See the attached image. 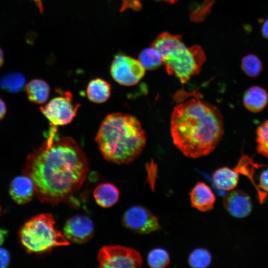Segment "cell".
Listing matches in <instances>:
<instances>
[{
  "label": "cell",
  "mask_w": 268,
  "mask_h": 268,
  "mask_svg": "<svg viewBox=\"0 0 268 268\" xmlns=\"http://www.w3.org/2000/svg\"><path fill=\"white\" fill-rule=\"evenodd\" d=\"M51 127L46 139L26 158L23 174L30 177L43 203L57 204L81 188L89 171L84 152L69 136H60Z\"/></svg>",
  "instance_id": "obj_1"
},
{
  "label": "cell",
  "mask_w": 268,
  "mask_h": 268,
  "mask_svg": "<svg viewBox=\"0 0 268 268\" xmlns=\"http://www.w3.org/2000/svg\"><path fill=\"white\" fill-rule=\"evenodd\" d=\"M170 131L174 144L185 156L202 157L212 152L220 141L223 117L215 106L193 98L174 108Z\"/></svg>",
  "instance_id": "obj_2"
},
{
  "label": "cell",
  "mask_w": 268,
  "mask_h": 268,
  "mask_svg": "<svg viewBox=\"0 0 268 268\" xmlns=\"http://www.w3.org/2000/svg\"><path fill=\"white\" fill-rule=\"evenodd\" d=\"M95 140L106 160L128 164L140 155L145 146L146 136L135 117L114 113L107 115L102 122Z\"/></svg>",
  "instance_id": "obj_3"
},
{
  "label": "cell",
  "mask_w": 268,
  "mask_h": 268,
  "mask_svg": "<svg viewBox=\"0 0 268 268\" xmlns=\"http://www.w3.org/2000/svg\"><path fill=\"white\" fill-rule=\"evenodd\" d=\"M152 46L160 53L168 73L174 75L183 84L199 73L205 60L204 53L200 46L187 47L178 35L162 33Z\"/></svg>",
  "instance_id": "obj_4"
},
{
  "label": "cell",
  "mask_w": 268,
  "mask_h": 268,
  "mask_svg": "<svg viewBox=\"0 0 268 268\" xmlns=\"http://www.w3.org/2000/svg\"><path fill=\"white\" fill-rule=\"evenodd\" d=\"M55 224L54 217L50 213L32 217L19 232L21 244L28 252L36 254L49 252L55 247L68 245L69 241Z\"/></svg>",
  "instance_id": "obj_5"
},
{
  "label": "cell",
  "mask_w": 268,
  "mask_h": 268,
  "mask_svg": "<svg viewBox=\"0 0 268 268\" xmlns=\"http://www.w3.org/2000/svg\"><path fill=\"white\" fill-rule=\"evenodd\" d=\"M99 268H137L142 264V257L137 250L121 245L102 247L97 254Z\"/></svg>",
  "instance_id": "obj_6"
},
{
  "label": "cell",
  "mask_w": 268,
  "mask_h": 268,
  "mask_svg": "<svg viewBox=\"0 0 268 268\" xmlns=\"http://www.w3.org/2000/svg\"><path fill=\"white\" fill-rule=\"evenodd\" d=\"M72 95L66 92L63 95L55 97L40 109L43 114L54 126H64L69 124L75 117L79 104H74Z\"/></svg>",
  "instance_id": "obj_7"
},
{
  "label": "cell",
  "mask_w": 268,
  "mask_h": 268,
  "mask_svg": "<svg viewBox=\"0 0 268 268\" xmlns=\"http://www.w3.org/2000/svg\"><path fill=\"white\" fill-rule=\"evenodd\" d=\"M145 70L138 60L123 54L114 57L110 68L113 78L119 84L127 86L138 83L144 76Z\"/></svg>",
  "instance_id": "obj_8"
},
{
  "label": "cell",
  "mask_w": 268,
  "mask_h": 268,
  "mask_svg": "<svg viewBox=\"0 0 268 268\" xmlns=\"http://www.w3.org/2000/svg\"><path fill=\"white\" fill-rule=\"evenodd\" d=\"M123 224L139 234H149L160 228L157 218L148 209L135 205L127 209L122 217Z\"/></svg>",
  "instance_id": "obj_9"
},
{
  "label": "cell",
  "mask_w": 268,
  "mask_h": 268,
  "mask_svg": "<svg viewBox=\"0 0 268 268\" xmlns=\"http://www.w3.org/2000/svg\"><path fill=\"white\" fill-rule=\"evenodd\" d=\"M94 229L93 223L88 217L78 215L67 221L63 228V233L68 241L81 244L90 239Z\"/></svg>",
  "instance_id": "obj_10"
},
{
  "label": "cell",
  "mask_w": 268,
  "mask_h": 268,
  "mask_svg": "<svg viewBox=\"0 0 268 268\" xmlns=\"http://www.w3.org/2000/svg\"><path fill=\"white\" fill-rule=\"evenodd\" d=\"M223 205L232 216L237 218L247 216L252 208L249 196L240 190L229 191L224 197Z\"/></svg>",
  "instance_id": "obj_11"
},
{
  "label": "cell",
  "mask_w": 268,
  "mask_h": 268,
  "mask_svg": "<svg viewBox=\"0 0 268 268\" xmlns=\"http://www.w3.org/2000/svg\"><path fill=\"white\" fill-rule=\"evenodd\" d=\"M9 194L17 203H27L36 194L34 184L31 179L25 175L17 176L10 183Z\"/></svg>",
  "instance_id": "obj_12"
},
{
  "label": "cell",
  "mask_w": 268,
  "mask_h": 268,
  "mask_svg": "<svg viewBox=\"0 0 268 268\" xmlns=\"http://www.w3.org/2000/svg\"><path fill=\"white\" fill-rule=\"evenodd\" d=\"M192 206L202 212L212 209L215 196L210 188L205 183H197L190 192Z\"/></svg>",
  "instance_id": "obj_13"
},
{
  "label": "cell",
  "mask_w": 268,
  "mask_h": 268,
  "mask_svg": "<svg viewBox=\"0 0 268 268\" xmlns=\"http://www.w3.org/2000/svg\"><path fill=\"white\" fill-rule=\"evenodd\" d=\"M244 107L249 111L257 113L262 111L268 103V94L259 86H253L244 93L243 97Z\"/></svg>",
  "instance_id": "obj_14"
},
{
  "label": "cell",
  "mask_w": 268,
  "mask_h": 268,
  "mask_svg": "<svg viewBox=\"0 0 268 268\" xmlns=\"http://www.w3.org/2000/svg\"><path fill=\"white\" fill-rule=\"evenodd\" d=\"M119 195L118 188L110 183L99 184L93 192L95 201L103 208H109L114 205L118 201Z\"/></svg>",
  "instance_id": "obj_15"
},
{
  "label": "cell",
  "mask_w": 268,
  "mask_h": 268,
  "mask_svg": "<svg viewBox=\"0 0 268 268\" xmlns=\"http://www.w3.org/2000/svg\"><path fill=\"white\" fill-rule=\"evenodd\" d=\"M239 174L235 168L223 167L215 171L212 176V180L217 189L224 191H230L238 184Z\"/></svg>",
  "instance_id": "obj_16"
},
{
  "label": "cell",
  "mask_w": 268,
  "mask_h": 268,
  "mask_svg": "<svg viewBox=\"0 0 268 268\" xmlns=\"http://www.w3.org/2000/svg\"><path fill=\"white\" fill-rule=\"evenodd\" d=\"M86 94L90 101L102 103L106 102L110 96L111 85L101 78H95L88 83Z\"/></svg>",
  "instance_id": "obj_17"
},
{
  "label": "cell",
  "mask_w": 268,
  "mask_h": 268,
  "mask_svg": "<svg viewBox=\"0 0 268 268\" xmlns=\"http://www.w3.org/2000/svg\"><path fill=\"white\" fill-rule=\"evenodd\" d=\"M27 97L30 101L41 104L49 98L50 88L46 81L41 79H34L25 86Z\"/></svg>",
  "instance_id": "obj_18"
},
{
  "label": "cell",
  "mask_w": 268,
  "mask_h": 268,
  "mask_svg": "<svg viewBox=\"0 0 268 268\" xmlns=\"http://www.w3.org/2000/svg\"><path fill=\"white\" fill-rule=\"evenodd\" d=\"M262 165L255 163L252 159L249 156L243 155L240 158L236 166L234 168L239 174H243L248 177L253 183L254 186L256 188L258 192L259 200L262 203L267 197V194L264 193L259 189L256 185L254 180L253 179V174L255 172L254 169L256 168L261 167Z\"/></svg>",
  "instance_id": "obj_19"
},
{
  "label": "cell",
  "mask_w": 268,
  "mask_h": 268,
  "mask_svg": "<svg viewBox=\"0 0 268 268\" xmlns=\"http://www.w3.org/2000/svg\"><path fill=\"white\" fill-rule=\"evenodd\" d=\"M25 76L21 73L14 72L3 76L0 80L1 89L11 93H17L24 87L25 83Z\"/></svg>",
  "instance_id": "obj_20"
},
{
  "label": "cell",
  "mask_w": 268,
  "mask_h": 268,
  "mask_svg": "<svg viewBox=\"0 0 268 268\" xmlns=\"http://www.w3.org/2000/svg\"><path fill=\"white\" fill-rule=\"evenodd\" d=\"M138 61L147 70H154L163 64L162 57L153 46L143 50L139 54Z\"/></svg>",
  "instance_id": "obj_21"
},
{
  "label": "cell",
  "mask_w": 268,
  "mask_h": 268,
  "mask_svg": "<svg viewBox=\"0 0 268 268\" xmlns=\"http://www.w3.org/2000/svg\"><path fill=\"white\" fill-rule=\"evenodd\" d=\"M241 68L244 73L250 77L258 76L263 70L261 60L254 54H247L242 58Z\"/></svg>",
  "instance_id": "obj_22"
},
{
  "label": "cell",
  "mask_w": 268,
  "mask_h": 268,
  "mask_svg": "<svg viewBox=\"0 0 268 268\" xmlns=\"http://www.w3.org/2000/svg\"><path fill=\"white\" fill-rule=\"evenodd\" d=\"M212 261L210 252L204 248H197L193 251L188 258V264L194 268H205Z\"/></svg>",
  "instance_id": "obj_23"
},
{
  "label": "cell",
  "mask_w": 268,
  "mask_h": 268,
  "mask_svg": "<svg viewBox=\"0 0 268 268\" xmlns=\"http://www.w3.org/2000/svg\"><path fill=\"white\" fill-rule=\"evenodd\" d=\"M147 262L148 266L152 268H164L169 265L170 259L166 250L157 248L149 252Z\"/></svg>",
  "instance_id": "obj_24"
},
{
  "label": "cell",
  "mask_w": 268,
  "mask_h": 268,
  "mask_svg": "<svg viewBox=\"0 0 268 268\" xmlns=\"http://www.w3.org/2000/svg\"><path fill=\"white\" fill-rule=\"evenodd\" d=\"M256 135L258 152L268 158V120L258 127Z\"/></svg>",
  "instance_id": "obj_25"
},
{
  "label": "cell",
  "mask_w": 268,
  "mask_h": 268,
  "mask_svg": "<svg viewBox=\"0 0 268 268\" xmlns=\"http://www.w3.org/2000/svg\"><path fill=\"white\" fill-rule=\"evenodd\" d=\"M147 180L151 189H153L157 177V165L153 160L146 164Z\"/></svg>",
  "instance_id": "obj_26"
},
{
  "label": "cell",
  "mask_w": 268,
  "mask_h": 268,
  "mask_svg": "<svg viewBox=\"0 0 268 268\" xmlns=\"http://www.w3.org/2000/svg\"><path fill=\"white\" fill-rule=\"evenodd\" d=\"M10 262V255L5 249L0 248V268H5Z\"/></svg>",
  "instance_id": "obj_27"
},
{
  "label": "cell",
  "mask_w": 268,
  "mask_h": 268,
  "mask_svg": "<svg viewBox=\"0 0 268 268\" xmlns=\"http://www.w3.org/2000/svg\"><path fill=\"white\" fill-rule=\"evenodd\" d=\"M260 187L265 192H268V169L264 170L260 178Z\"/></svg>",
  "instance_id": "obj_28"
},
{
  "label": "cell",
  "mask_w": 268,
  "mask_h": 268,
  "mask_svg": "<svg viewBox=\"0 0 268 268\" xmlns=\"http://www.w3.org/2000/svg\"><path fill=\"white\" fill-rule=\"evenodd\" d=\"M261 32L263 37L268 40V18L263 22Z\"/></svg>",
  "instance_id": "obj_29"
},
{
  "label": "cell",
  "mask_w": 268,
  "mask_h": 268,
  "mask_svg": "<svg viewBox=\"0 0 268 268\" xmlns=\"http://www.w3.org/2000/svg\"><path fill=\"white\" fill-rule=\"evenodd\" d=\"M6 111L5 104L4 101L0 98V120L5 116Z\"/></svg>",
  "instance_id": "obj_30"
},
{
  "label": "cell",
  "mask_w": 268,
  "mask_h": 268,
  "mask_svg": "<svg viewBox=\"0 0 268 268\" xmlns=\"http://www.w3.org/2000/svg\"><path fill=\"white\" fill-rule=\"evenodd\" d=\"M7 233L6 230L0 227V246L3 243Z\"/></svg>",
  "instance_id": "obj_31"
},
{
  "label": "cell",
  "mask_w": 268,
  "mask_h": 268,
  "mask_svg": "<svg viewBox=\"0 0 268 268\" xmlns=\"http://www.w3.org/2000/svg\"><path fill=\"white\" fill-rule=\"evenodd\" d=\"M4 62V56L2 50L0 48V67L2 66Z\"/></svg>",
  "instance_id": "obj_32"
},
{
  "label": "cell",
  "mask_w": 268,
  "mask_h": 268,
  "mask_svg": "<svg viewBox=\"0 0 268 268\" xmlns=\"http://www.w3.org/2000/svg\"><path fill=\"white\" fill-rule=\"evenodd\" d=\"M34 0L37 3V4L40 5V7L41 6L40 0Z\"/></svg>",
  "instance_id": "obj_33"
},
{
  "label": "cell",
  "mask_w": 268,
  "mask_h": 268,
  "mask_svg": "<svg viewBox=\"0 0 268 268\" xmlns=\"http://www.w3.org/2000/svg\"><path fill=\"white\" fill-rule=\"evenodd\" d=\"M166 0L168 2H171V3H173L174 2H176L177 0Z\"/></svg>",
  "instance_id": "obj_34"
},
{
  "label": "cell",
  "mask_w": 268,
  "mask_h": 268,
  "mask_svg": "<svg viewBox=\"0 0 268 268\" xmlns=\"http://www.w3.org/2000/svg\"></svg>",
  "instance_id": "obj_35"
}]
</instances>
